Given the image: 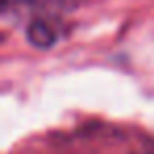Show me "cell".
<instances>
[{
	"label": "cell",
	"mask_w": 154,
	"mask_h": 154,
	"mask_svg": "<svg viewBox=\"0 0 154 154\" xmlns=\"http://www.w3.org/2000/svg\"><path fill=\"white\" fill-rule=\"evenodd\" d=\"M28 40H30L34 47H38V49H49V47L55 45L57 32H55V28H53L49 21H45V19H34V21L28 26Z\"/></svg>",
	"instance_id": "obj_1"
},
{
	"label": "cell",
	"mask_w": 154,
	"mask_h": 154,
	"mask_svg": "<svg viewBox=\"0 0 154 154\" xmlns=\"http://www.w3.org/2000/svg\"><path fill=\"white\" fill-rule=\"evenodd\" d=\"M32 7H38V9H45V11H66V9H72L74 7V0H28Z\"/></svg>",
	"instance_id": "obj_2"
},
{
	"label": "cell",
	"mask_w": 154,
	"mask_h": 154,
	"mask_svg": "<svg viewBox=\"0 0 154 154\" xmlns=\"http://www.w3.org/2000/svg\"><path fill=\"white\" fill-rule=\"evenodd\" d=\"M7 5V0H0V7H5Z\"/></svg>",
	"instance_id": "obj_3"
}]
</instances>
